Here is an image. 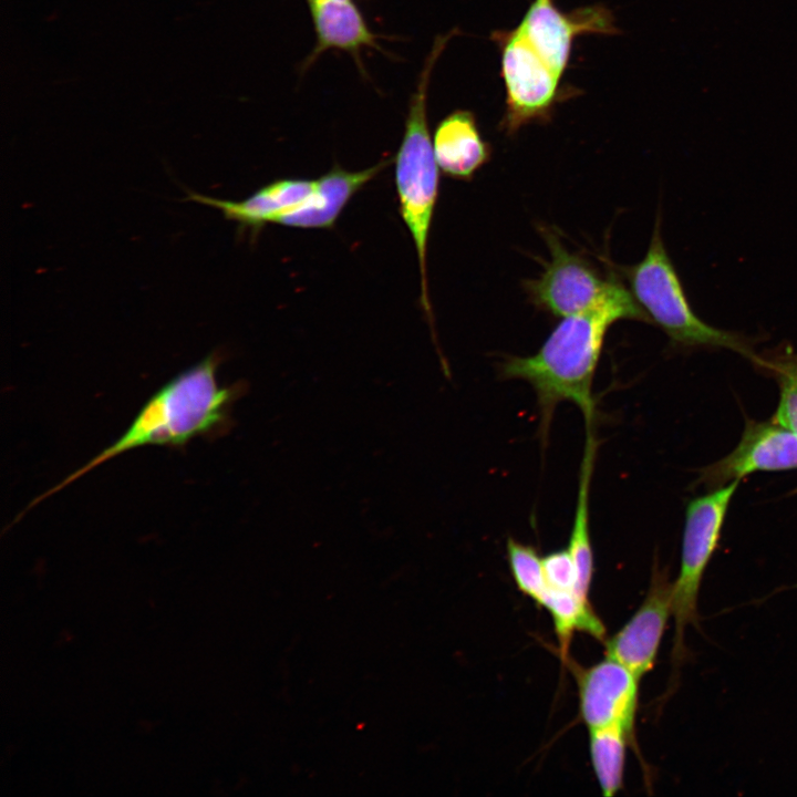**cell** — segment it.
<instances>
[{"label":"cell","mask_w":797,"mask_h":797,"mask_svg":"<svg viewBox=\"0 0 797 797\" xmlns=\"http://www.w3.org/2000/svg\"><path fill=\"white\" fill-rule=\"evenodd\" d=\"M619 320L651 323L633 294L610 275L603 293L587 309L565 317L532 355L507 356L500 364L505 379L528 382L537 395L542 436L556 406L576 404L586 425H594L593 377L609 328Z\"/></svg>","instance_id":"cell-1"},{"label":"cell","mask_w":797,"mask_h":797,"mask_svg":"<svg viewBox=\"0 0 797 797\" xmlns=\"http://www.w3.org/2000/svg\"><path fill=\"white\" fill-rule=\"evenodd\" d=\"M219 352H211L159 387L142 406L126 431L62 482L34 498L37 506L74 480L121 454L144 446L180 447L197 436L219 434L239 389L219 385Z\"/></svg>","instance_id":"cell-2"},{"label":"cell","mask_w":797,"mask_h":797,"mask_svg":"<svg viewBox=\"0 0 797 797\" xmlns=\"http://www.w3.org/2000/svg\"><path fill=\"white\" fill-rule=\"evenodd\" d=\"M438 35L426 58L417 87L408 102L404 135L394 157V179L400 215L414 242L420 271V302L433 331V310L428 293L427 247L438 197L439 174L427 122V91L432 70L456 33Z\"/></svg>","instance_id":"cell-3"},{"label":"cell","mask_w":797,"mask_h":797,"mask_svg":"<svg viewBox=\"0 0 797 797\" xmlns=\"http://www.w3.org/2000/svg\"><path fill=\"white\" fill-rule=\"evenodd\" d=\"M629 290L651 320L681 348L727 349L755 363L758 355L749 340L736 332L717 329L694 312L680 276L667 253L658 214L648 251L638 263L622 268Z\"/></svg>","instance_id":"cell-4"},{"label":"cell","mask_w":797,"mask_h":797,"mask_svg":"<svg viewBox=\"0 0 797 797\" xmlns=\"http://www.w3.org/2000/svg\"><path fill=\"white\" fill-rule=\"evenodd\" d=\"M739 482L735 479L714 488L692 499L686 506L680 571L673 581L674 635L670 692L677 683L680 669L687 656L685 630L689 625L701 629L697 604L702 580L717 549L724 520Z\"/></svg>","instance_id":"cell-5"},{"label":"cell","mask_w":797,"mask_h":797,"mask_svg":"<svg viewBox=\"0 0 797 797\" xmlns=\"http://www.w3.org/2000/svg\"><path fill=\"white\" fill-rule=\"evenodd\" d=\"M501 75L506 89L505 112L499 128L516 134L531 123L549 122L556 105L567 96L559 75L515 28L496 31Z\"/></svg>","instance_id":"cell-6"},{"label":"cell","mask_w":797,"mask_h":797,"mask_svg":"<svg viewBox=\"0 0 797 797\" xmlns=\"http://www.w3.org/2000/svg\"><path fill=\"white\" fill-rule=\"evenodd\" d=\"M550 252L544 272L537 279L525 280L528 300L540 311L553 317H568L590 307L603 293L610 276L586 257L571 252L555 231L539 228Z\"/></svg>","instance_id":"cell-7"},{"label":"cell","mask_w":797,"mask_h":797,"mask_svg":"<svg viewBox=\"0 0 797 797\" xmlns=\"http://www.w3.org/2000/svg\"><path fill=\"white\" fill-rule=\"evenodd\" d=\"M516 29L561 76L577 37L619 32L611 11L602 6H589L567 13L553 0H534Z\"/></svg>","instance_id":"cell-8"},{"label":"cell","mask_w":797,"mask_h":797,"mask_svg":"<svg viewBox=\"0 0 797 797\" xmlns=\"http://www.w3.org/2000/svg\"><path fill=\"white\" fill-rule=\"evenodd\" d=\"M572 669L578 684L580 717L588 729L620 727L635 744L640 680L609 656L589 667L572 664Z\"/></svg>","instance_id":"cell-9"},{"label":"cell","mask_w":797,"mask_h":797,"mask_svg":"<svg viewBox=\"0 0 797 797\" xmlns=\"http://www.w3.org/2000/svg\"><path fill=\"white\" fill-rule=\"evenodd\" d=\"M672 609L673 582L655 565L641 605L618 632L604 640L605 656L619 661L641 680L654 666Z\"/></svg>","instance_id":"cell-10"},{"label":"cell","mask_w":797,"mask_h":797,"mask_svg":"<svg viewBox=\"0 0 797 797\" xmlns=\"http://www.w3.org/2000/svg\"><path fill=\"white\" fill-rule=\"evenodd\" d=\"M797 468V434L772 421H747L737 446L702 468L697 482L710 489L757 472Z\"/></svg>","instance_id":"cell-11"},{"label":"cell","mask_w":797,"mask_h":797,"mask_svg":"<svg viewBox=\"0 0 797 797\" xmlns=\"http://www.w3.org/2000/svg\"><path fill=\"white\" fill-rule=\"evenodd\" d=\"M393 162L394 157L382 158L361 170H348L335 164L315 179L314 189L304 201L276 224L300 229L333 228L349 201Z\"/></svg>","instance_id":"cell-12"},{"label":"cell","mask_w":797,"mask_h":797,"mask_svg":"<svg viewBox=\"0 0 797 797\" xmlns=\"http://www.w3.org/2000/svg\"><path fill=\"white\" fill-rule=\"evenodd\" d=\"M315 179L280 178L273 180L242 200L213 198L186 190L184 200H193L214 207L225 219L234 221L238 231L249 232L253 238L269 224L297 208L314 189Z\"/></svg>","instance_id":"cell-13"},{"label":"cell","mask_w":797,"mask_h":797,"mask_svg":"<svg viewBox=\"0 0 797 797\" xmlns=\"http://www.w3.org/2000/svg\"><path fill=\"white\" fill-rule=\"evenodd\" d=\"M433 149L445 176L467 182L489 162L493 152L480 135L474 113L468 110H456L438 123Z\"/></svg>","instance_id":"cell-14"},{"label":"cell","mask_w":797,"mask_h":797,"mask_svg":"<svg viewBox=\"0 0 797 797\" xmlns=\"http://www.w3.org/2000/svg\"><path fill=\"white\" fill-rule=\"evenodd\" d=\"M312 17L317 42L306 66L313 63L320 54L330 49L343 50L353 55L362 70L361 50L374 48L376 35L369 29L363 15L351 0H307Z\"/></svg>","instance_id":"cell-15"},{"label":"cell","mask_w":797,"mask_h":797,"mask_svg":"<svg viewBox=\"0 0 797 797\" xmlns=\"http://www.w3.org/2000/svg\"><path fill=\"white\" fill-rule=\"evenodd\" d=\"M586 428V444L580 467L575 520L567 548L576 571L577 592L582 599L589 601V591L594 572L589 531V491L598 443L593 426H587Z\"/></svg>","instance_id":"cell-16"},{"label":"cell","mask_w":797,"mask_h":797,"mask_svg":"<svg viewBox=\"0 0 797 797\" xmlns=\"http://www.w3.org/2000/svg\"><path fill=\"white\" fill-rule=\"evenodd\" d=\"M628 744H635L620 727L589 729V753L603 796H614L623 786Z\"/></svg>","instance_id":"cell-17"},{"label":"cell","mask_w":797,"mask_h":797,"mask_svg":"<svg viewBox=\"0 0 797 797\" xmlns=\"http://www.w3.org/2000/svg\"><path fill=\"white\" fill-rule=\"evenodd\" d=\"M755 364L768 370L779 386V402L773 420L797 434V352L789 346Z\"/></svg>","instance_id":"cell-18"},{"label":"cell","mask_w":797,"mask_h":797,"mask_svg":"<svg viewBox=\"0 0 797 797\" xmlns=\"http://www.w3.org/2000/svg\"><path fill=\"white\" fill-rule=\"evenodd\" d=\"M506 555L517 588L540 604L547 591L542 557L532 546L513 538L507 540Z\"/></svg>","instance_id":"cell-19"},{"label":"cell","mask_w":797,"mask_h":797,"mask_svg":"<svg viewBox=\"0 0 797 797\" xmlns=\"http://www.w3.org/2000/svg\"><path fill=\"white\" fill-rule=\"evenodd\" d=\"M542 567L548 588L578 594L576 571L568 548L542 557Z\"/></svg>","instance_id":"cell-20"},{"label":"cell","mask_w":797,"mask_h":797,"mask_svg":"<svg viewBox=\"0 0 797 797\" xmlns=\"http://www.w3.org/2000/svg\"><path fill=\"white\" fill-rule=\"evenodd\" d=\"M793 588H797V584H795Z\"/></svg>","instance_id":"cell-21"},{"label":"cell","mask_w":797,"mask_h":797,"mask_svg":"<svg viewBox=\"0 0 797 797\" xmlns=\"http://www.w3.org/2000/svg\"><path fill=\"white\" fill-rule=\"evenodd\" d=\"M339 1H348V0H339Z\"/></svg>","instance_id":"cell-22"}]
</instances>
